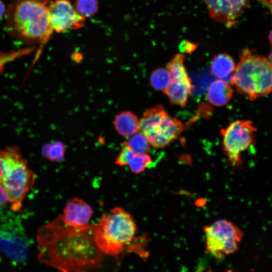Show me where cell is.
Masks as SVG:
<instances>
[{
	"label": "cell",
	"instance_id": "d6986e66",
	"mask_svg": "<svg viewBox=\"0 0 272 272\" xmlns=\"http://www.w3.org/2000/svg\"><path fill=\"white\" fill-rule=\"evenodd\" d=\"M74 7L82 16L90 18L99 10L98 0H75Z\"/></svg>",
	"mask_w": 272,
	"mask_h": 272
},
{
	"label": "cell",
	"instance_id": "3957f363",
	"mask_svg": "<svg viewBox=\"0 0 272 272\" xmlns=\"http://www.w3.org/2000/svg\"><path fill=\"white\" fill-rule=\"evenodd\" d=\"M136 231L137 225L131 215L117 207L102 214L95 225L93 238L102 252L119 257L134 240Z\"/></svg>",
	"mask_w": 272,
	"mask_h": 272
},
{
	"label": "cell",
	"instance_id": "d4e9b609",
	"mask_svg": "<svg viewBox=\"0 0 272 272\" xmlns=\"http://www.w3.org/2000/svg\"><path fill=\"white\" fill-rule=\"evenodd\" d=\"M7 9L2 1L0 0V20L6 14Z\"/></svg>",
	"mask_w": 272,
	"mask_h": 272
},
{
	"label": "cell",
	"instance_id": "484cf974",
	"mask_svg": "<svg viewBox=\"0 0 272 272\" xmlns=\"http://www.w3.org/2000/svg\"><path fill=\"white\" fill-rule=\"evenodd\" d=\"M259 2H260L262 5H264L266 7L269 9L270 11L271 12L272 14V4L269 2V1H267V0H257Z\"/></svg>",
	"mask_w": 272,
	"mask_h": 272
},
{
	"label": "cell",
	"instance_id": "e0dca14e",
	"mask_svg": "<svg viewBox=\"0 0 272 272\" xmlns=\"http://www.w3.org/2000/svg\"><path fill=\"white\" fill-rule=\"evenodd\" d=\"M170 81V75L166 68H158L154 70L150 77L152 87L158 91H164Z\"/></svg>",
	"mask_w": 272,
	"mask_h": 272
},
{
	"label": "cell",
	"instance_id": "4316f807",
	"mask_svg": "<svg viewBox=\"0 0 272 272\" xmlns=\"http://www.w3.org/2000/svg\"><path fill=\"white\" fill-rule=\"evenodd\" d=\"M267 59L272 67V51L269 53Z\"/></svg>",
	"mask_w": 272,
	"mask_h": 272
},
{
	"label": "cell",
	"instance_id": "2e32d148",
	"mask_svg": "<svg viewBox=\"0 0 272 272\" xmlns=\"http://www.w3.org/2000/svg\"><path fill=\"white\" fill-rule=\"evenodd\" d=\"M65 148L62 143L55 141L44 145L42 149V156L52 162H60L62 160Z\"/></svg>",
	"mask_w": 272,
	"mask_h": 272
},
{
	"label": "cell",
	"instance_id": "6da1fadb",
	"mask_svg": "<svg viewBox=\"0 0 272 272\" xmlns=\"http://www.w3.org/2000/svg\"><path fill=\"white\" fill-rule=\"evenodd\" d=\"M94 226L72 227L58 217L39 230V259L61 272H117L119 257L99 249Z\"/></svg>",
	"mask_w": 272,
	"mask_h": 272
},
{
	"label": "cell",
	"instance_id": "5b68a950",
	"mask_svg": "<svg viewBox=\"0 0 272 272\" xmlns=\"http://www.w3.org/2000/svg\"><path fill=\"white\" fill-rule=\"evenodd\" d=\"M35 179L34 172L17 147L0 149V183L9 194L12 211L22 212V201L33 187Z\"/></svg>",
	"mask_w": 272,
	"mask_h": 272
},
{
	"label": "cell",
	"instance_id": "277c9868",
	"mask_svg": "<svg viewBox=\"0 0 272 272\" xmlns=\"http://www.w3.org/2000/svg\"><path fill=\"white\" fill-rule=\"evenodd\" d=\"M240 60L231 78V83L240 94L253 100L272 91V67L265 57L248 48L240 53Z\"/></svg>",
	"mask_w": 272,
	"mask_h": 272
},
{
	"label": "cell",
	"instance_id": "7402d4cb",
	"mask_svg": "<svg viewBox=\"0 0 272 272\" xmlns=\"http://www.w3.org/2000/svg\"><path fill=\"white\" fill-rule=\"evenodd\" d=\"M134 153L129 147L126 141L121 145L120 151L115 160V164L119 166H126L134 155Z\"/></svg>",
	"mask_w": 272,
	"mask_h": 272
},
{
	"label": "cell",
	"instance_id": "ba28073f",
	"mask_svg": "<svg viewBox=\"0 0 272 272\" xmlns=\"http://www.w3.org/2000/svg\"><path fill=\"white\" fill-rule=\"evenodd\" d=\"M206 250L220 258L235 252L243 233L239 227L227 220H219L204 227Z\"/></svg>",
	"mask_w": 272,
	"mask_h": 272
},
{
	"label": "cell",
	"instance_id": "cb8c5ba5",
	"mask_svg": "<svg viewBox=\"0 0 272 272\" xmlns=\"http://www.w3.org/2000/svg\"><path fill=\"white\" fill-rule=\"evenodd\" d=\"M184 44L185 46L184 47H183V51L188 53L191 52L196 48L195 45L191 44V43H189L188 42H186V43H185Z\"/></svg>",
	"mask_w": 272,
	"mask_h": 272
},
{
	"label": "cell",
	"instance_id": "f1b7e54d",
	"mask_svg": "<svg viewBox=\"0 0 272 272\" xmlns=\"http://www.w3.org/2000/svg\"><path fill=\"white\" fill-rule=\"evenodd\" d=\"M269 1L272 4V0H269Z\"/></svg>",
	"mask_w": 272,
	"mask_h": 272
},
{
	"label": "cell",
	"instance_id": "ac0fdd59",
	"mask_svg": "<svg viewBox=\"0 0 272 272\" xmlns=\"http://www.w3.org/2000/svg\"><path fill=\"white\" fill-rule=\"evenodd\" d=\"M132 151L137 154H147L151 145L146 135L141 131L129 137L126 141Z\"/></svg>",
	"mask_w": 272,
	"mask_h": 272
},
{
	"label": "cell",
	"instance_id": "ffe728a7",
	"mask_svg": "<svg viewBox=\"0 0 272 272\" xmlns=\"http://www.w3.org/2000/svg\"><path fill=\"white\" fill-rule=\"evenodd\" d=\"M34 47L12 50L10 51H3L0 50V74L3 73L5 65L15 59L27 55L32 52Z\"/></svg>",
	"mask_w": 272,
	"mask_h": 272
},
{
	"label": "cell",
	"instance_id": "30bf717a",
	"mask_svg": "<svg viewBox=\"0 0 272 272\" xmlns=\"http://www.w3.org/2000/svg\"><path fill=\"white\" fill-rule=\"evenodd\" d=\"M210 16L227 27L234 26L244 10L249 5V0H203Z\"/></svg>",
	"mask_w": 272,
	"mask_h": 272
},
{
	"label": "cell",
	"instance_id": "4fadbf2b",
	"mask_svg": "<svg viewBox=\"0 0 272 272\" xmlns=\"http://www.w3.org/2000/svg\"><path fill=\"white\" fill-rule=\"evenodd\" d=\"M232 94V88L227 82L217 80L209 86L207 92V99L211 104L222 106L229 102Z\"/></svg>",
	"mask_w": 272,
	"mask_h": 272
},
{
	"label": "cell",
	"instance_id": "8fae6325",
	"mask_svg": "<svg viewBox=\"0 0 272 272\" xmlns=\"http://www.w3.org/2000/svg\"><path fill=\"white\" fill-rule=\"evenodd\" d=\"M93 215L91 207L82 199L74 198L67 203L61 216L64 222L74 227H82L89 224Z\"/></svg>",
	"mask_w": 272,
	"mask_h": 272
},
{
	"label": "cell",
	"instance_id": "7a4b0ae2",
	"mask_svg": "<svg viewBox=\"0 0 272 272\" xmlns=\"http://www.w3.org/2000/svg\"><path fill=\"white\" fill-rule=\"evenodd\" d=\"M49 0H14L7 8L5 27L12 37L44 44L53 33L48 11Z\"/></svg>",
	"mask_w": 272,
	"mask_h": 272
},
{
	"label": "cell",
	"instance_id": "9a60e30c",
	"mask_svg": "<svg viewBox=\"0 0 272 272\" xmlns=\"http://www.w3.org/2000/svg\"><path fill=\"white\" fill-rule=\"evenodd\" d=\"M235 63L232 58L227 53L216 55L211 63V72L218 78H224L234 71Z\"/></svg>",
	"mask_w": 272,
	"mask_h": 272
},
{
	"label": "cell",
	"instance_id": "44dd1931",
	"mask_svg": "<svg viewBox=\"0 0 272 272\" xmlns=\"http://www.w3.org/2000/svg\"><path fill=\"white\" fill-rule=\"evenodd\" d=\"M151 157L147 154L133 156L128 166L132 172L136 174L143 172L152 163Z\"/></svg>",
	"mask_w": 272,
	"mask_h": 272
},
{
	"label": "cell",
	"instance_id": "52a82bcc",
	"mask_svg": "<svg viewBox=\"0 0 272 272\" xmlns=\"http://www.w3.org/2000/svg\"><path fill=\"white\" fill-rule=\"evenodd\" d=\"M256 128L249 120H235L221 130L222 148L229 164L233 167L242 165L241 154L255 144Z\"/></svg>",
	"mask_w": 272,
	"mask_h": 272
},
{
	"label": "cell",
	"instance_id": "5bb4252c",
	"mask_svg": "<svg viewBox=\"0 0 272 272\" xmlns=\"http://www.w3.org/2000/svg\"><path fill=\"white\" fill-rule=\"evenodd\" d=\"M113 124L116 131L123 137H130L140 130V121L137 116L129 111L118 114Z\"/></svg>",
	"mask_w": 272,
	"mask_h": 272
},
{
	"label": "cell",
	"instance_id": "83f0119b",
	"mask_svg": "<svg viewBox=\"0 0 272 272\" xmlns=\"http://www.w3.org/2000/svg\"><path fill=\"white\" fill-rule=\"evenodd\" d=\"M268 39L269 40L270 44L272 46V30L270 32L268 36Z\"/></svg>",
	"mask_w": 272,
	"mask_h": 272
},
{
	"label": "cell",
	"instance_id": "9c48e42d",
	"mask_svg": "<svg viewBox=\"0 0 272 272\" xmlns=\"http://www.w3.org/2000/svg\"><path fill=\"white\" fill-rule=\"evenodd\" d=\"M48 11L53 31L57 33L82 28L85 18L78 13L69 0H49Z\"/></svg>",
	"mask_w": 272,
	"mask_h": 272
},
{
	"label": "cell",
	"instance_id": "8992f818",
	"mask_svg": "<svg viewBox=\"0 0 272 272\" xmlns=\"http://www.w3.org/2000/svg\"><path fill=\"white\" fill-rule=\"evenodd\" d=\"M183 129L182 122L170 116L161 105L147 110L140 121V131L156 148L168 145Z\"/></svg>",
	"mask_w": 272,
	"mask_h": 272
},
{
	"label": "cell",
	"instance_id": "7c38bea8",
	"mask_svg": "<svg viewBox=\"0 0 272 272\" xmlns=\"http://www.w3.org/2000/svg\"><path fill=\"white\" fill-rule=\"evenodd\" d=\"M193 86L190 78L171 79V81L164 91L171 103L183 107L186 105L188 96L191 94Z\"/></svg>",
	"mask_w": 272,
	"mask_h": 272
},
{
	"label": "cell",
	"instance_id": "603a6c76",
	"mask_svg": "<svg viewBox=\"0 0 272 272\" xmlns=\"http://www.w3.org/2000/svg\"><path fill=\"white\" fill-rule=\"evenodd\" d=\"M10 202V197L6 189L0 183V207Z\"/></svg>",
	"mask_w": 272,
	"mask_h": 272
}]
</instances>
